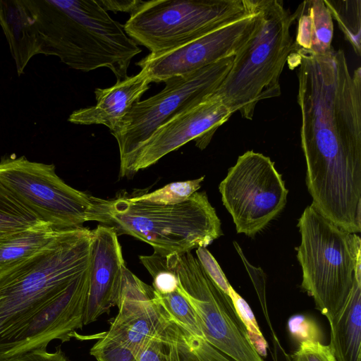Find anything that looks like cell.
Segmentation results:
<instances>
[{
    "instance_id": "obj_1",
    "label": "cell",
    "mask_w": 361,
    "mask_h": 361,
    "mask_svg": "<svg viewBox=\"0 0 361 361\" xmlns=\"http://www.w3.org/2000/svg\"><path fill=\"white\" fill-rule=\"evenodd\" d=\"M298 68L301 147L311 204L353 233L361 231V68L351 73L342 49L292 52Z\"/></svg>"
},
{
    "instance_id": "obj_2",
    "label": "cell",
    "mask_w": 361,
    "mask_h": 361,
    "mask_svg": "<svg viewBox=\"0 0 361 361\" xmlns=\"http://www.w3.org/2000/svg\"><path fill=\"white\" fill-rule=\"evenodd\" d=\"M38 35L40 54L84 72L107 68L126 79L142 51L96 0H22Z\"/></svg>"
},
{
    "instance_id": "obj_3",
    "label": "cell",
    "mask_w": 361,
    "mask_h": 361,
    "mask_svg": "<svg viewBox=\"0 0 361 361\" xmlns=\"http://www.w3.org/2000/svg\"><path fill=\"white\" fill-rule=\"evenodd\" d=\"M87 221L112 228L151 245L164 257L206 247L222 234L221 221L205 192L176 204L136 200L121 194L111 199L91 196Z\"/></svg>"
},
{
    "instance_id": "obj_4",
    "label": "cell",
    "mask_w": 361,
    "mask_h": 361,
    "mask_svg": "<svg viewBox=\"0 0 361 361\" xmlns=\"http://www.w3.org/2000/svg\"><path fill=\"white\" fill-rule=\"evenodd\" d=\"M92 230L59 231L32 256L0 271V348L90 266Z\"/></svg>"
},
{
    "instance_id": "obj_5",
    "label": "cell",
    "mask_w": 361,
    "mask_h": 361,
    "mask_svg": "<svg viewBox=\"0 0 361 361\" xmlns=\"http://www.w3.org/2000/svg\"><path fill=\"white\" fill-rule=\"evenodd\" d=\"M257 15L250 37L234 56L229 72L214 92L234 114L252 120L257 103L281 94L280 76L294 51L293 13L280 0H254Z\"/></svg>"
},
{
    "instance_id": "obj_6",
    "label": "cell",
    "mask_w": 361,
    "mask_h": 361,
    "mask_svg": "<svg viewBox=\"0 0 361 361\" xmlns=\"http://www.w3.org/2000/svg\"><path fill=\"white\" fill-rule=\"evenodd\" d=\"M301 243L297 257L302 271L301 287L329 320L341 309L355 281L361 258V239L319 214L310 204L298 223Z\"/></svg>"
},
{
    "instance_id": "obj_7",
    "label": "cell",
    "mask_w": 361,
    "mask_h": 361,
    "mask_svg": "<svg viewBox=\"0 0 361 361\" xmlns=\"http://www.w3.org/2000/svg\"><path fill=\"white\" fill-rule=\"evenodd\" d=\"M253 0H151L130 15L126 35L150 54L165 52L252 13Z\"/></svg>"
},
{
    "instance_id": "obj_8",
    "label": "cell",
    "mask_w": 361,
    "mask_h": 361,
    "mask_svg": "<svg viewBox=\"0 0 361 361\" xmlns=\"http://www.w3.org/2000/svg\"><path fill=\"white\" fill-rule=\"evenodd\" d=\"M233 57L191 74L168 79L159 92L133 104L118 129L111 133L119 149V178L126 177L136 152L159 126L217 90L229 72Z\"/></svg>"
},
{
    "instance_id": "obj_9",
    "label": "cell",
    "mask_w": 361,
    "mask_h": 361,
    "mask_svg": "<svg viewBox=\"0 0 361 361\" xmlns=\"http://www.w3.org/2000/svg\"><path fill=\"white\" fill-rule=\"evenodd\" d=\"M178 290L195 310L204 338L234 361H264L250 342L231 301L211 281L191 252L166 257Z\"/></svg>"
},
{
    "instance_id": "obj_10",
    "label": "cell",
    "mask_w": 361,
    "mask_h": 361,
    "mask_svg": "<svg viewBox=\"0 0 361 361\" xmlns=\"http://www.w3.org/2000/svg\"><path fill=\"white\" fill-rule=\"evenodd\" d=\"M0 182L56 231L81 228L87 221L91 195L66 183L54 164L31 161L24 156H5L0 161Z\"/></svg>"
},
{
    "instance_id": "obj_11",
    "label": "cell",
    "mask_w": 361,
    "mask_h": 361,
    "mask_svg": "<svg viewBox=\"0 0 361 361\" xmlns=\"http://www.w3.org/2000/svg\"><path fill=\"white\" fill-rule=\"evenodd\" d=\"M219 189L236 231L250 237L280 214L288 193L274 162L252 150L238 157Z\"/></svg>"
},
{
    "instance_id": "obj_12",
    "label": "cell",
    "mask_w": 361,
    "mask_h": 361,
    "mask_svg": "<svg viewBox=\"0 0 361 361\" xmlns=\"http://www.w3.org/2000/svg\"><path fill=\"white\" fill-rule=\"evenodd\" d=\"M256 22L253 0L252 13L173 49L149 54L135 64L147 73L152 82L191 74L221 59L234 56L250 37Z\"/></svg>"
},
{
    "instance_id": "obj_13",
    "label": "cell",
    "mask_w": 361,
    "mask_h": 361,
    "mask_svg": "<svg viewBox=\"0 0 361 361\" xmlns=\"http://www.w3.org/2000/svg\"><path fill=\"white\" fill-rule=\"evenodd\" d=\"M233 114L221 98L213 93L178 113L159 126L136 152L127 172L128 178L147 169L186 143L196 141L204 149L216 130Z\"/></svg>"
},
{
    "instance_id": "obj_14",
    "label": "cell",
    "mask_w": 361,
    "mask_h": 361,
    "mask_svg": "<svg viewBox=\"0 0 361 361\" xmlns=\"http://www.w3.org/2000/svg\"><path fill=\"white\" fill-rule=\"evenodd\" d=\"M89 267L33 315L0 348V360L36 349L53 340L62 343L84 325L89 290Z\"/></svg>"
},
{
    "instance_id": "obj_15",
    "label": "cell",
    "mask_w": 361,
    "mask_h": 361,
    "mask_svg": "<svg viewBox=\"0 0 361 361\" xmlns=\"http://www.w3.org/2000/svg\"><path fill=\"white\" fill-rule=\"evenodd\" d=\"M118 313L110 322L106 336L137 351L147 339L157 336L168 323V314L152 286L127 267L123 270L118 304Z\"/></svg>"
},
{
    "instance_id": "obj_16",
    "label": "cell",
    "mask_w": 361,
    "mask_h": 361,
    "mask_svg": "<svg viewBox=\"0 0 361 361\" xmlns=\"http://www.w3.org/2000/svg\"><path fill=\"white\" fill-rule=\"evenodd\" d=\"M118 235L112 228L99 224L92 230L89 290L84 325L92 323L116 306L126 268Z\"/></svg>"
},
{
    "instance_id": "obj_17",
    "label": "cell",
    "mask_w": 361,
    "mask_h": 361,
    "mask_svg": "<svg viewBox=\"0 0 361 361\" xmlns=\"http://www.w3.org/2000/svg\"><path fill=\"white\" fill-rule=\"evenodd\" d=\"M152 82L142 70L107 88H96L95 105L74 111L68 121L78 125H103L111 133L120 127L135 103L150 87Z\"/></svg>"
},
{
    "instance_id": "obj_18",
    "label": "cell",
    "mask_w": 361,
    "mask_h": 361,
    "mask_svg": "<svg viewBox=\"0 0 361 361\" xmlns=\"http://www.w3.org/2000/svg\"><path fill=\"white\" fill-rule=\"evenodd\" d=\"M330 343L337 361H361V259L355 281L344 305L332 319Z\"/></svg>"
},
{
    "instance_id": "obj_19",
    "label": "cell",
    "mask_w": 361,
    "mask_h": 361,
    "mask_svg": "<svg viewBox=\"0 0 361 361\" xmlns=\"http://www.w3.org/2000/svg\"><path fill=\"white\" fill-rule=\"evenodd\" d=\"M0 25L20 75L30 60L40 54L38 35L22 0H0Z\"/></svg>"
},
{
    "instance_id": "obj_20",
    "label": "cell",
    "mask_w": 361,
    "mask_h": 361,
    "mask_svg": "<svg viewBox=\"0 0 361 361\" xmlns=\"http://www.w3.org/2000/svg\"><path fill=\"white\" fill-rule=\"evenodd\" d=\"M293 14L297 21L294 51L325 54L334 49L333 18L324 0L305 1Z\"/></svg>"
},
{
    "instance_id": "obj_21",
    "label": "cell",
    "mask_w": 361,
    "mask_h": 361,
    "mask_svg": "<svg viewBox=\"0 0 361 361\" xmlns=\"http://www.w3.org/2000/svg\"><path fill=\"white\" fill-rule=\"evenodd\" d=\"M59 231L47 223L27 228L0 241V271L38 252L56 236Z\"/></svg>"
},
{
    "instance_id": "obj_22",
    "label": "cell",
    "mask_w": 361,
    "mask_h": 361,
    "mask_svg": "<svg viewBox=\"0 0 361 361\" xmlns=\"http://www.w3.org/2000/svg\"><path fill=\"white\" fill-rule=\"evenodd\" d=\"M159 334L171 344L178 361H234L205 338L178 324L169 314L168 323Z\"/></svg>"
},
{
    "instance_id": "obj_23",
    "label": "cell",
    "mask_w": 361,
    "mask_h": 361,
    "mask_svg": "<svg viewBox=\"0 0 361 361\" xmlns=\"http://www.w3.org/2000/svg\"><path fill=\"white\" fill-rule=\"evenodd\" d=\"M42 223L44 221L0 182V241Z\"/></svg>"
},
{
    "instance_id": "obj_24",
    "label": "cell",
    "mask_w": 361,
    "mask_h": 361,
    "mask_svg": "<svg viewBox=\"0 0 361 361\" xmlns=\"http://www.w3.org/2000/svg\"><path fill=\"white\" fill-rule=\"evenodd\" d=\"M355 54L360 56L361 1L324 0Z\"/></svg>"
},
{
    "instance_id": "obj_25",
    "label": "cell",
    "mask_w": 361,
    "mask_h": 361,
    "mask_svg": "<svg viewBox=\"0 0 361 361\" xmlns=\"http://www.w3.org/2000/svg\"><path fill=\"white\" fill-rule=\"evenodd\" d=\"M155 295L169 317L192 334L204 338L197 314L187 299L178 291Z\"/></svg>"
},
{
    "instance_id": "obj_26",
    "label": "cell",
    "mask_w": 361,
    "mask_h": 361,
    "mask_svg": "<svg viewBox=\"0 0 361 361\" xmlns=\"http://www.w3.org/2000/svg\"><path fill=\"white\" fill-rule=\"evenodd\" d=\"M204 176L200 178L169 183L151 192L132 195L136 200L159 204H176L185 202L201 187Z\"/></svg>"
},
{
    "instance_id": "obj_27",
    "label": "cell",
    "mask_w": 361,
    "mask_h": 361,
    "mask_svg": "<svg viewBox=\"0 0 361 361\" xmlns=\"http://www.w3.org/2000/svg\"><path fill=\"white\" fill-rule=\"evenodd\" d=\"M139 259L152 276V286L157 293H169L177 289V278L167 267L166 257L154 252L150 255H140Z\"/></svg>"
},
{
    "instance_id": "obj_28",
    "label": "cell",
    "mask_w": 361,
    "mask_h": 361,
    "mask_svg": "<svg viewBox=\"0 0 361 361\" xmlns=\"http://www.w3.org/2000/svg\"><path fill=\"white\" fill-rule=\"evenodd\" d=\"M230 298L255 349L261 357L266 356L268 346L267 342L259 329L255 314L250 305L233 287H231L230 290Z\"/></svg>"
},
{
    "instance_id": "obj_29",
    "label": "cell",
    "mask_w": 361,
    "mask_h": 361,
    "mask_svg": "<svg viewBox=\"0 0 361 361\" xmlns=\"http://www.w3.org/2000/svg\"><path fill=\"white\" fill-rule=\"evenodd\" d=\"M98 338L90 350L97 361H138L133 350L126 345L104 333Z\"/></svg>"
},
{
    "instance_id": "obj_30",
    "label": "cell",
    "mask_w": 361,
    "mask_h": 361,
    "mask_svg": "<svg viewBox=\"0 0 361 361\" xmlns=\"http://www.w3.org/2000/svg\"><path fill=\"white\" fill-rule=\"evenodd\" d=\"M135 353L138 361H178L171 344L159 334L144 341Z\"/></svg>"
},
{
    "instance_id": "obj_31",
    "label": "cell",
    "mask_w": 361,
    "mask_h": 361,
    "mask_svg": "<svg viewBox=\"0 0 361 361\" xmlns=\"http://www.w3.org/2000/svg\"><path fill=\"white\" fill-rule=\"evenodd\" d=\"M195 252L197 260L208 277L217 288L230 298L232 286L213 255L206 247L196 248Z\"/></svg>"
},
{
    "instance_id": "obj_32",
    "label": "cell",
    "mask_w": 361,
    "mask_h": 361,
    "mask_svg": "<svg viewBox=\"0 0 361 361\" xmlns=\"http://www.w3.org/2000/svg\"><path fill=\"white\" fill-rule=\"evenodd\" d=\"M288 329L292 337L298 342L320 341L322 332L317 323L302 315L291 316L288 320Z\"/></svg>"
},
{
    "instance_id": "obj_33",
    "label": "cell",
    "mask_w": 361,
    "mask_h": 361,
    "mask_svg": "<svg viewBox=\"0 0 361 361\" xmlns=\"http://www.w3.org/2000/svg\"><path fill=\"white\" fill-rule=\"evenodd\" d=\"M291 361H337L329 345L319 341H304L290 355Z\"/></svg>"
},
{
    "instance_id": "obj_34",
    "label": "cell",
    "mask_w": 361,
    "mask_h": 361,
    "mask_svg": "<svg viewBox=\"0 0 361 361\" xmlns=\"http://www.w3.org/2000/svg\"><path fill=\"white\" fill-rule=\"evenodd\" d=\"M234 246L238 252L241 259L243 260L247 271L249 272L252 281L255 286V290L260 300L261 305L263 312L267 319V322L269 324V319L267 313L266 297H265V281L264 275L261 269H257L253 267L245 259L240 247L236 242H233Z\"/></svg>"
},
{
    "instance_id": "obj_35",
    "label": "cell",
    "mask_w": 361,
    "mask_h": 361,
    "mask_svg": "<svg viewBox=\"0 0 361 361\" xmlns=\"http://www.w3.org/2000/svg\"><path fill=\"white\" fill-rule=\"evenodd\" d=\"M0 361H69V360L60 347H58L52 353L48 352L47 348L36 349L4 358Z\"/></svg>"
},
{
    "instance_id": "obj_36",
    "label": "cell",
    "mask_w": 361,
    "mask_h": 361,
    "mask_svg": "<svg viewBox=\"0 0 361 361\" xmlns=\"http://www.w3.org/2000/svg\"><path fill=\"white\" fill-rule=\"evenodd\" d=\"M99 4L106 11L128 12L132 14L143 2L140 0H99Z\"/></svg>"
},
{
    "instance_id": "obj_37",
    "label": "cell",
    "mask_w": 361,
    "mask_h": 361,
    "mask_svg": "<svg viewBox=\"0 0 361 361\" xmlns=\"http://www.w3.org/2000/svg\"><path fill=\"white\" fill-rule=\"evenodd\" d=\"M283 353H284L286 361H291L290 355H287V353H286L285 352H283Z\"/></svg>"
}]
</instances>
